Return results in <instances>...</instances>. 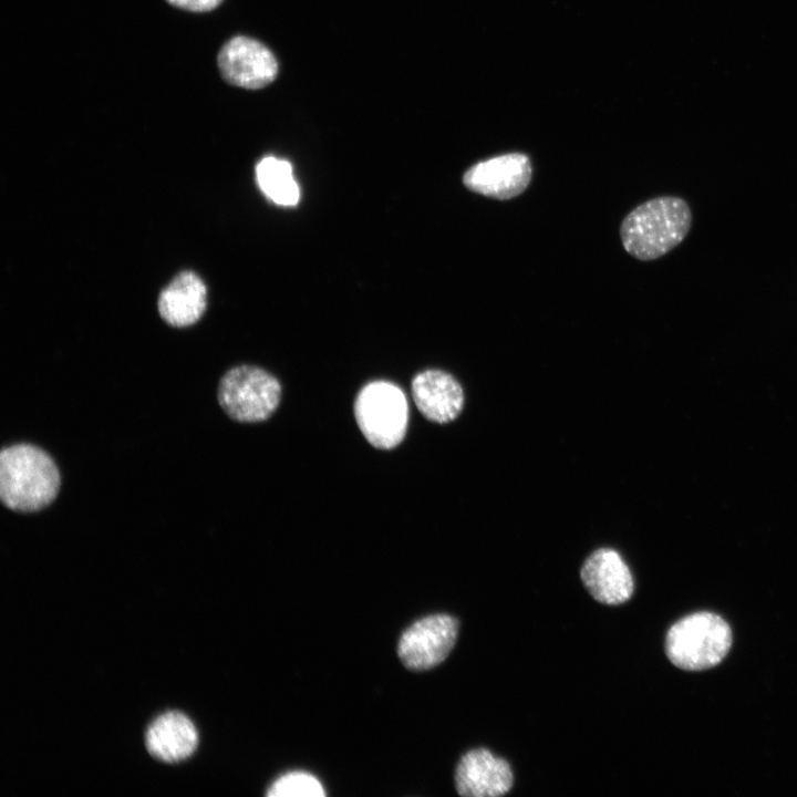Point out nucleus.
Wrapping results in <instances>:
<instances>
[{"mask_svg":"<svg viewBox=\"0 0 797 797\" xmlns=\"http://www.w3.org/2000/svg\"><path fill=\"white\" fill-rule=\"evenodd\" d=\"M691 221V209L684 199L661 196L639 205L624 217L620 238L632 257L654 260L683 241Z\"/></svg>","mask_w":797,"mask_h":797,"instance_id":"1","label":"nucleus"},{"mask_svg":"<svg viewBox=\"0 0 797 797\" xmlns=\"http://www.w3.org/2000/svg\"><path fill=\"white\" fill-rule=\"evenodd\" d=\"M60 474L48 453L31 444H14L0 453V498L14 511H37L53 501Z\"/></svg>","mask_w":797,"mask_h":797,"instance_id":"2","label":"nucleus"},{"mask_svg":"<svg viewBox=\"0 0 797 797\" xmlns=\"http://www.w3.org/2000/svg\"><path fill=\"white\" fill-rule=\"evenodd\" d=\"M732 645L729 625L720 615L697 612L682 618L667 631L665 653L685 671H702L717 665Z\"/></svg>","mask_w":797,"mask_h":797,"instance_id":"3","label":"nucleus"},{"mask_svg":"<svg viewBox=\"0 0 797 797\" xmlns=\"http://www.w3.org/2000/svg\"><path fill=\"white\" fill-rule=\"evenodd\" d=\"M354 416L366 441L380 449H391L404 438L408 404L404 392L393 383L375 381L364 385L354 402Z\"/></svg>","mask_w":797,"mask_h":797,"instance_id":"4","label":"nucleus"},{"mask_svg":"<svg viewBox=\"0 0 797 797\" xmlns=\"http://www.w3.org/2000/svg\"><path fill=\"white\" fill-rule=\"evenodd\" d=\"M280 397L279 381L252 365L230 369L218 386L219 405L229 417L242 423L267 420L276 411Z\"/></svg>","mask_w":797,"mask_h":797,"instance_id":"5","label":"nucleus"},{"mask_svg":"<svg viewBox=\"0 0 797 797\" xmlns=\"http://www.w3.org/2000/svg\"><path fill=\"white\" fill-rule=\"evenodd\" d=\"M458 634V621L448 614H432L412 623L401 635L397 654L413 671L432 669L452 651Z\"/></svg>","mask_w":797,"mask_h":797,"instance_id":"6","label":"nucleus"},{"mask_svg":"<svg viewBox=\"0 0 797 797\" xmlns=\"http://www.w3.org/2000/svg\"><path fill=\"white\" fill-rule=\"evenodd\" d=\"M531 176L530 158L524 153H508L470 166L463 175V184L473 193L508 200L527 189Z\"/></svg>","mask_w":797,"mask_h":797,"instance_id":"7","label":"nucleus"},{"mask_svg":"<svg viewBox=\"0 0 797 797\" xmlns=\"http://www.w3.org/2000/svg\"><path fill=\"white\" fill-rule=\"evenodd\" d=\"M217 63L226 82L250 90L267 86L278 73L273 53L261 42L244 35H237L222 45Z\"/></svg>","mask_w":797,"mask_h":797,"instance_id":"8","label":"nucleus"},{"mask_svg":"<svg viewBox=\"0 0 797 797\" xmlns=\"http://www.w3.org/2000/svg\"><path fill=\"white\" fill-rule=\"evenodd\" d=\"M513 786L509 764L485 748L467 752L462 756L455 772V787L460 796L497 797Z\"/></svg>","mask_w":797,"mask_h":797,"instance_id":"9","label":"nucleus"},{"mask_svg":"<svg viewBox=\"0 0 797 797\" xmlns=\"http://www.w3.org/2000/svg\"><path fill=\"white\" fill-rule=\"evenodd\" d=\"M580 576L589 593L601 603L617 605L628 601L633 593L631 571L613 549L593 551L582 565Z\"/></svg>","mask_w":797,"mask_h":797,"instance_id":"10","label":"nucleus"},{"mask_svg":"<svg viewBox=\"0 0 797 797\" xmlns=\"http://www.w3.org/2000/svg\"><path fill=\"white\" fill-rule=\"evenodd\" d=\"M412 395L420 412L429 421L444 424L458 416L464 404L460 384L441 370H426L412 381Z\"/></svg>","mask_w":797,"mask_h":797,"instance_id":"11","label":"nucleus"},{"mask_svg":"<svg viewBox=\"0 0 797 797\" xmlns=\"http://www.w3.org/2000/svg\"><path fill=\"white\" fill-rule=\"evenodd\" d=\"M145 743L148 752L161 760L174 763L190 756L198 743L192 721L182 713L167 712L148 726Z\"/></svg>","mask_w":797,"mask_h":797,"instance_id":"12","label":"nucleus"},{"mask_svg":"<svg viewBox=\"0 0 797 797\" xmlns=\"http://www.w3.org/2000/svg\"><path fill=\"white\" fill-rule=\"evenodd\" d=\"M206 287L192 271L177 275L161 292L158 310L162 318L174 327L195 323L206 308Z\"/></svg>","mask_w":797,"mask_h":797,"instance_id":"13","label":"nucleus"},{"mask_svg":"<svg viewBox=\"0 0 797 797\" xmlns=\"http://www.w3.org/2000/svg\"><path fill=\"white\" fill-rule=\"evenodd\" d=\"M256 178L262 193L275 204L294 206L299 201L300 189L289 162L263 157L256 166Z\"/></svg>","mask_w":797,"mask_h":797,"instance_id":"14","label":"nucleus"},{"mask_svg":"<svg viewBox=\"0 0 797 797\" xmlns=\"http://www.w3.org/2000/svg\"><path fill=\"white\" fill-rule=\"evenodd\" d=\"M266 795L268 797H322L325 794L321 783L312 775L291 772L273 782Z\"/></svg>","mask_w":797,"mask_h":797,"instance_id":"15","label":"nucleus"},{"mask_svg":"<svg viewBox=\"0 0 797 797\" xmlns=\"http://www.w3.org/2000/svg\"><path fill=\"white\" fill-rule=\"evenodd\" d=\"M170 4L193 11V12H205L210 11L218 7L222 0H166Z\"/></svg>","mask_w":797,"mask_h":797,"instance_id":"16","label":"nucleus"}]
</instances>
